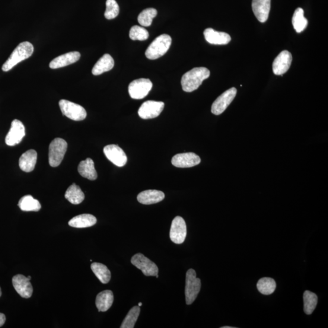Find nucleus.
Segmentation results:
<instances>
[{
  "instance_id": "24",
  "label": "nucleus",
  "mask_w": 328,
  "mask_h": 328,
  "mask_svg": "<svg viewBox=\"0 0 328 328\" xmlns=\"http://www.w3.org/2000/svg\"><path fill=\"white\" fill-rule=\"evenodd\" d=\"M114 301V295L112 291L106 290L101 292L97 295L95 305L99 312H106L112 306Z\"/></svg>"
},
{
  "instance_id": "13",
  "label": "nucleus",
  "mask_w": 328,
  "mask_h": 328,
  "mask_svg": "<svg viewBox=\"0 0 328 328\" xmlns=\"http://www.w3.org/2000/svg\"><path fill=\"white\" fill-rule=\"evenodd\" d=\"M24 136L25 128L23 123L18 119H15L12 121L11 129L6 137V144L9 146L20 144Z\"/></svg>"
},
{
  "instance_id": "10",
  "label": "nucleus",
  "mask_w": 328,
  "mask_h": 328,
  "mask_svg": "<svg viewBox=\"0 0 328 328\" xmlns=\"http://www.w3.org/2000/svg\"><path fill=\"white\" fill-rule=\"evenodd\" d=\"M162 102L148 100L143 103L138 111L139 116L143 119L156 118L160 115L164 108Z\"/></svg>"
},
{
  "instance_id": "35",
  "label": "nucleus",
  "mask_w": 328,
  "mask_h": 328,
  "mask_svg": "<svg viewBox=\"0 0 328 328\" xmlns=\"http://www.w3.org/2000/svg\"><path fill=\"white\" fill-rule=\"evenodd\" d=\"M119 6L116 0H107L106 2V11L105 12V17L108 20H112L117 17L119 14Z\"/></svg>"
},
{
  "instance_id": "25",
  "label": "nucleus",
  "mask_w": 328,
  "mask_h": 328,
  "mask_svg": "<svg viewBox=\"0 0 328 328\" xmlns=\"http://www.w3.org/2000/svg\"><path fill=\"white\" fill-rule=\"evenodd\" d=\"M97 219L91 214H82L75 216L68 222L70 226L75 228H90L96 224Z\"/></svg>"
},
{
  "instance_id": "20",
  "label": "nucleus",
  "mask_w": 328,
  "mask_h": 328,
  "mask_svg": "<svg viewBox=\"0 0 328 328\" xmlns=\"http://www.w3.org/2000/svg\"><path fill=\"white\" fill-rule=\"evenodd\" d=\"M165 198V194L157 190H145L139 194L137 199L140 203L145 205H154L162 201Z\"/></svg>"
},
{
  "instance_id": "19",
  "label": "nucleus",
  "mask_w": 328,
  "mask_h": 328,
  "mask_svg": "<svg viewBox=\"0 0 328 328\" xmlns=\"http://www.w3.org/2000/svg\"><path fill=\"white\" fill-rule=\"evenodd\" d=\"M204 36L208 43L216 45H224L230 42L231 37L223 32L216 31L212 28H208L204 31Z\"/></svg>"
},
{
  "instance_id": "26",
  "label": "nucleus",
  "mask_w": 328,
  "mask_h": 328,
  "mask_svg": "<svg viewBox=\"0 0 328 328\" xmlns=\"http://www.w3.org/2000/svg\"><path fill=\"white\" fill-rule=\"evenodd\" d=\"M65 198L72 205H79L85 199L84 193L81 188L75 184H73L67 189L65 195Z\"/></svg>"
},
{
  "instance_id": "17",
  "label": "nucleus",
  "mask_w": 328,
  "mask_h": 328,
  "mask_svg": "<svg viewBox=\"0 0 328 328\" xmlns=\"http://www.w3.org/2000/svg\"><path fill=\"white\" fill-rule=\"evenodd\" d=\"M271 0H253L251 8L255 16L261 23H264L269 18Z\"/></svg>"
},
{
  "instance_id": "34",
  "label": "nucleus",
  "mask_w": 328,
  "mask_h": 328,
  "mask_svg": "<svg viewBox=\"0 0 328 328\" xmlns=\"http://www.w3.org/2000/svg\"><path fill=\"white\" fill-rule=\"evenodd\" d=\"M130 38L132 40L145 41L149 37V33L144 28L133 26L130 31Z\"/></svg>"
},
{
  "instance_id": "33",
  "label": "nucleus",
  "mask_w": 328,
  "mask_h": 328,
  "mask_svg": "<svg viewBox=\"0 0 328 328\" xmlns=\"http://www.w3.org/2000/svg\"><path fill=\"white\" fill-rule=\"evenodd\" d=\"M141 309L139 306L133 307L123 320L121 328H133L135 326L137 320L139 317Z\"/></svg>"
},
{
  "instance_id": "32",
  "label": "nucleus",
  "mask_w": 328,
  "mask_h": 328,
  "mask_svg": "<svg viewBox=\"0 0 328 328\" xmlns=\"http://www.w3.org/2000/svg\"><path fill=\"white\" fill-rule=\"evenodd\" d=\"M157 9L154 8H147L142 11L138 16L139 23L142 27H148L151 26L153 19L157 15Z\"/></svg>"
},
{
  "instance_id": "28",
  "label": "nucleus",
  "mask_w": 328,
  "mask_h": 328,
  "mask_svg": "<svg viewBox=\"0 0 328 328\" xmlns=\"http://www.w3.org/2000/svg\"><path fill=\"white\" fill-rule=\"evenodd\" d=\"M92 272L97 279L103 284H107L111 280V272L104 264L99 263H93L91 265Z\"/></svg>"
},
{
  "instance_id": "27",
  "label": "nucleus",
  "mask_w": 328,
  "mask_h": 328,
  "mask_svg": "<svg viewBox=\"0 0 328 328\" xmlns=\"http://www.w3.org/2000/svg\"><path fill=\"white\" fill-rule=\"evenodd\" d=\"M18 206L21 210L24 212H38L41 208L39 200L34 199L31 195L22 197L19 200Z\"/></svg>"
},
{
  "instance_id": "37",
  "label": "nucleus",
  "mask_w": 328,
  "mask_h": 328,
  "mask_svg": "<svg viewBox=\"0 0 328 328\" xmlns=\"http://www.w3.org/2000/svg\"><path fill=\"white\" fill-rule=\"evenodd\" d=\"M221 328H234V327L223 326V327H221Z\"/></svg>"
},
{
  "instance_id": "30",
  "label": "nucleus",
  "mask_w": 328,
  "mask_h": 328,
  "mask_svg": "<svg viewBox=\"0 0 328 328\" xmlns=\"http://www.w3.org/2000/svg\"><path fill=\"white\" fill-rule=\"evenodd\" d=\"M257 287L260 293L263 295H270L275 291L276 282L274 280L269 277L261 279L257 283Z\"/></svg>"
},
{
  "instance_id": "31",
  "label": "nucleus",
  "mask_w": 328,
  "mask_h": 328,
  "mask_svg": "<svg viewBox=\"0 0 328 328\" xmlns=\"http://www.w3.org/2000/svg\"><path fill=\"white\" fill-rule=\"evenodd\" d=\"M304 301L305 313L307 315L313 314L318 302L317 295L311 291H306L304 294Z\"/></svg>"
},
{
  "instance_id": "39",
  "label": "nucleus",
  "mask_w": 328,
  "mask_h": 328,
  "mask_svg": "<svg viewBox=\"0 0 328 328\" xmlns=\"http://www.w3.org/2000/svg\"><path fill=\"white\" fill-rule=\"evenodd\" d=\"M142 305V302H139V304H138L139 307H141Z\"/></svg>"
},
{
  "instance_id": "14",
  "label": "nucleus",
  "mask_w": 328,
  "mask_h": 328,
  "mask_svg": "<svg viewBox=\"0 0 328 328\" xmlns=\"http://www.w3.org/2000/svg\"><path fill=\"white\" fill-rule=\"evenodd\" d=\"M292 56L288 51H283L279 54L273 62V72L276 75L284 74L291 67Z\"/></svg>"
},
{
  "instance_id": "4",
  "label": "nucleus",
  "mask_w": 328,
  "mask_h": 328,
  "mask_svg": "<svg viewBox=\"0 0 328 328\" xmlns=\"http://www.w3.org/2000/svg\"><path fill=\"white\" fill-rule=\"evenodd\" d=\"M200 287H201V283H200V280L197 278L195 270L192 269L188 270L186 273V288H185L187 305L192 304L193 301H195L199 293Z\"/></svg>"
},
{
  "instance_id": "5",
  "label": "nucleus",
  "mask_w": 328,
  "mask_h": 328,
  "mask_svg": "<svg viewBox=\"0 0 328 328\" xmlns=\"http://www.w3.org/2000/svg\"><path fill=\"white\" fill-rule=\"evenodd\" d=\"M68 144L64 139L56 138L51 142L49 148V163L53 167H58L64 158Z\"/></svg>"
},
{
  "instance_id": "22",
  "label": "nucleus",
  "mask_w": 328,
  "mask_h": 328,
  "mask_svg": "<svg viewBox=\"0 0 328 328\" xmlns=\"http://www.w3.org/2000/svg\"><path fill=\"white\" fill-rule=\"evenodd\" d=\"M114 61L113 57L110 54H104L101 58L95 63L92 69V74L98 75L105 72L110 71L113 68Z\"/></svg>"
},
{
  "instance_id": "6",
  "label": "nucleus",
  "mask_w": 328,
  "mask_h": 328,
  "mask_svg": "<svg viewBox=\"0 0 328 328\" xmlns=\"http://www.w3.org/2000/svg\"><path fill=\"white\" fill-rule=\"evenodd\" d=\"M59 106L63 115L70 119L81 121L87 117V111L81 105L62 99L59 102Z\"/></svg>"
},
{
  "instance_id": "3",
  "label": "nucleus",
  "mask_w": 328,
  "mask_h": 328,
  "mask_svg": "<svg viewBox=\"0 0 328 328\" xmlns=\"http://www.w3.org/2000/svg\"><path fill=\"white\" fill-rule=\"evenodd\" d=\"M171 41V37L167 34L158 36L146 50V57L149 60H156L163 56L170 49Z\"/></svg>"
},
{
  "instance_id": "2",
  "label": "nucleus",
  "mask_w": 328,
  "mask_h": 328,
  "mask_svg": "<svg viewBox=\"0 0 328 328\" xmlns=\"http://www.w3.org/2000/svg\"><path fill=\"white\" fill-rule=\"evenodd\" d=\"M34 46L29 41H24L18 44L12 53L10 57L2 66L3 71L8 72L19 63L23 61L33 55Z\"/></svg>"
},
{
  "instance_id": "8",
  "label": "nucleus",
  "mask_w": 328,
  "mask_h": 328,
  "mask_svg": "<svg viewBox=\"0 0 328 328\" xmlns=\"http://www.w3.org/2000/svg\"><path fill=\"white\" fill-rule=\"evenodd\" d=\"M237 93V89L232 88L219 95L212 104V113L216 116L220 115L234 100Z\"/></svg>"
},
{
  "instance_id": "36",
  "label": "nucleus",
  "mask_w": 328,
  "mask_h": 328,
  "mask_svg": "<svg viewBox=\"0 0 328 328\" xmlns=\"http://www.w3.org/2000/svg\"><path fill=\"white\" fill-rule=\"evenodd\" d=\"M6 316L4 314L0 313V327L5 323Z\"/></svg>"
},
{
  "instance_id": "12",
  "label": "nucleus",
  "mask_w": 328,
  "mask_h": 328,
  "mask_svg": "<svg viewBox=\"0 0 328 328\" xmlns=\"http://www.w3.org/2000/svg\"><path fill=\"white\" fill-rule=\"evenodd\" d=\"M104 152L108 160L116 166L122 167L127 164V157L125 153L118 145H107L104 148Z\"/></svg>"
},
{
  "instance_id": "40",
  "label": "nucleus",
  "mask_w": 328,
  "mask_h": 328,
  "mask_svg": "<svg viewBox=\"0 0 328 328\" xmlns=\"http://www.w3.org/2000/svg\"><path fill=\"white\" fill-rule=\"evenodd\" d=\"M28 278L30 279V280H31V276H28Z\"/></svg>"
},
{
  "instance_id": "16",
  "label": "nucleus",
  "mask_w": 328,
  "mask_h": 328,
  "mask_svg": "<svg viewBox=\"0 0 328 328\" xmlns=\"http://www.w3.org/2000/svg\"><path fill=\"white\" fill-rule=\"evenodd\" d=\"M12 284L15 291L21 297L29 298L33 295V286L28 277L20 274L16 275L12 279Z\"/></svg>"
},
{
  "instance_id": "29",
  "label": "nucleus",
  "mask_w": 328,
  "mask_h": 328,
  "mask_svg": "<svg viewBox=\"0 0 328 328\" xmlns=\"http://www.w3.org/2000/svg\"><path fill=\"white\" fill-rule=\"evenodd\" d=\"M292 24L294 30L298 33L304 31L308 25L307 19L305 17L304 11L301 8H298L294 12L292 17Z\"/></svg>"
},
{
  "instance_id": "38",
  "label": "nucleus",
  "mask_w": 328,
  "mask_h": 328,
  "mask_svg": "<svg viewBox=\"0 0 328 328\" xmlns=\"http://www.w3.org/2000/svg\"><path fill=\"white\" fill-rule=\"evenodd\" d=\"M2 294V289H1V288H0V297H1Z\"/></svg>"
},
{
  "instance_id": "23",
  "label": "nucleus",
  "mask_w": 328,
  "mask_h": 328,
  "mask_svg": "<svg viewBox=\"0 0 328 328\" xmlns=\"http://www.w3.org/2000/svg\"><path fill=\"white\" fill-rule=\"evenodd\" d=\"M78 171L82 177L91 181L97 178V173L95 169L94 161L91 158H87L85 161L80 162Z\"/></svg>"
},
{
  "instance_id": "9",
  "label": "nucleus",
  "mask_w": 328,
  "mask_h": 328,
  "mask_svg": "<svg viewBox=\"0 0 328 328\" xmlns=\"http://www.w3.org/2000/svg\"><path fill=\"white\" fill-rule=\"evenodd\" d=\"M131 263L137 268L141 270L145 276H156L158 274V267L155 263L142 254H137L132 257Z\"/></svg>"
},
{
  "instance_id": "11",
  "label": "nucleus",
  "mask_w": 328,
  "mask_h": 328,
  "mask_svg": "<svg viewBox=\"0 0 328 328\" xmlns=\"http://www.w3.org/2000/svg\"><path fill=\"white\" fill-rule=\"evenodd\" d=\"M187 236V225L184 219L181 216H176L172 221L170 237L172 242L175 244H181L184 243Z\"/></svg>"
},
{
  "instance_id": "15",
  "label": "nucleus",
  "mask_w": 328,
  "mask_h": 328,
  "mask_svg": "<svg viewBox=\"0 0 328 328\" xmlns=\"http://www.w3.org/2000/svg\"><path fill=\"white\" fill-rule=\"evenodd\" d=\"M200 158L193 153L177 154L171 159V164L178 168H190L200 164Z\"/></svg>"
},
{
  "instance_id": "1",
  "label": "nucleus",
  "mask_w": 328,
  "mask_h": 328,
  "mask_svg": "<svg viewBox=\"0 0 328 328\" xmlns=\"http://www.w3.org/2000/svg\"><path fill=\"white\" fill-rule=\"evenodd\" d=\"M210 72L205 67H199L191 69L184 74L181 79L183 90L191 92L197 90L205 80L210 77Z\"/></svg>"
},
{
  "instance_id": "21",
  "label": "nucleus",
  "mask_w": 328,
  "mask_h": 328,
  "mask_svg": "<svg viewBox=\"0 0 328 328\" xmlns=\"http://www.w3.org/2000/svg\"><path fill=\"white\" fill-rule=\"evenodd\" d=\"M37 160V154L34 149H30L21 156L19 159V166L24 172L33 171Z\"/></svg>"
},
{
  "instance_id": "7",
  "label": "nucleus",
  "mask_w": 328,
  "mask_h": 328,
  "mask_svg": "<svg viewBox=\"0 0 328 328\" xmlns=\"http://www.w3.org/2000/svg\"><path fill=\"white\" fill-rule=\"evenodd\" d=\"M153 87L152 82L148 79L135 80L130 83L129 92L133 99H142L147 95Z\"/></svg>"
},
{
  "instance_id": "18",
  "label": "nucleus",
  "mask_w": 328,
  "mask_h": 328,
  "mask_svg": "<svg viewBox=\"0 0 328 328\" xmlns=\"http://www.w3.org/2000/svg\"><path fill=\"white\" fill-rule=\"evenodd\" d=\"M81 53L78 52H70L56 57L49 63V68L58 69L77 62L81 58Z\"/></svg>"
}]
</instances>
